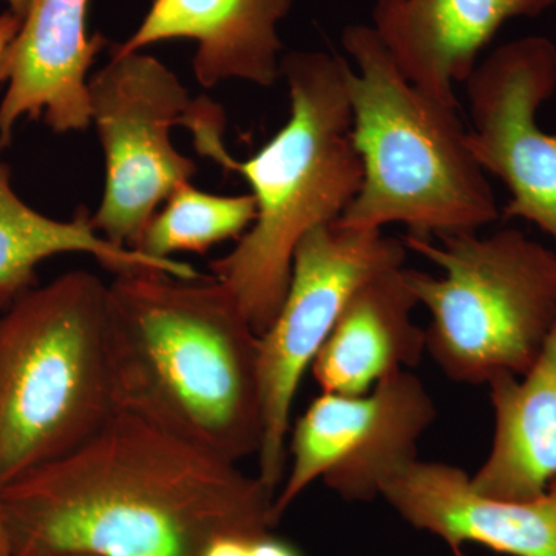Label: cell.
Instances as JSON below:
<instances>
[{"instance_id": "6da1fadb", "label": "cell", "mask_w": 556, "mask_h": 556, "mask_svg": "<svg viewBox=\"0 0 556 556\" xmlns=\"http://www.w3.org/2000/svg\"><path fill=\"white\" fill-rule=\"evenodd\" d=\"M274 495L239 464L126 409L0 492L14 556H203L269 535Z\"/></svg>"}, {"instance_id": "7a4b0ae2", "label": "cell", "mask_w": 556, "mask_h": 556, "mask_svg": "<svg viewBox=\"0 0 556 556\" xmlns=\"http://www.w3.org/2000/svg\"><path fill=\"white\" fill-rule=\"evenodd\" d=\"M108 342L116 409L232 463L258 455L260 336L214 277L118 274Z\"/></svg>"}, {"instance_id": "3957f363", "label": "cell", "mask_w": 556, "mask_h": 556, "mask_svg": "<svg viewBox=\"0 0 556 556\" xmlns=\"http://www.w3.org/2000/svg\"><path fill=\"white\" fill-rule=\"evenodd\" d=\"M346 68L342 56L325 51L281 58L288 123L254 156L229 166L251 186L257 217L208 268L258 336L283 305L300 240L338 222L361 189L364 169L351 137Z\"/></svg>"}, {"instance_id": "277c9868", "label": "cell", "mask_w": 556, "mask_h": 556, "mask_svg": "<svg viewBox=\"0 0 556 556\" xmlns=\"http://www.w3.org/2000/svg\"><path fill=\"white\" fill-rule=\"evenodd\" d=\"M343 49L354 148L364 178L339 228L404 225L437 239L478 232L500 218L495 192L471 155L456 108L417 89L396 67L371 25H348Z\"/></svg>"}, {"instance_id": "5b68a950", "label": "cell", "mask_w": 556, "mask_h": 556, "mask_svg": "<svg viewBox=\"0 0 556 556\" xmlns=\"http://www.w3.org/2000/svg\"><path fill=\"white\" fill-rule=\"evenodd\" d=\"M115 412L100 277L68 270L0 309V492L78 448Z\"/></svg>"}, {"instance_id": "8992f818", "label": "cell", "mask_w": 556, "mask_h": 556, "mask_svg": "<svg viewBox=\"0 0 556 556\" xmlns=\"http://www.w3.org/2000/svg\"><path fill=\"white\" fill-rule=\"evenodd\" d=\"M437 239H404L408 251L444 270L437 277L404 268L405 283L430 314L431 361L464 386L527 375L556 325V252L517 229Z\"/></svg>"}, {"instance_id": "52a82bcc", "label": "cell", "mask_w": 556, "mask_h": 556, "mask_svg": "<svg viewBox=\"0 0 556 556\" xmlns=\"http://www.w3.org/2000/svg\"><path fill=\"white\" fill-rule=\"evenodd\" d=\"M90 121L105 156V186L94 228L113 244L137 249L178 186L199 172L172 142V127L195 129L215 108L192 100L178 76L150 54H110L89 79Z\"/></svg>"}, {"instance_id": "ba28073f", "label": "cell", "mask_w": 556, "mask_h": 556, "mask_svg": "<svg viewBox=\"0 0 556 556\" xmlns=\"http://www.w3.org/2000/svg\"><path fill=\"white\" fill-rule=\"evenodd\" d=\"M404 240L382 230L318 226L306 233L292 258L287 298L260 336L263 441L258 478L277 495L287 475V437L300 382L345 308L348 299L380 270L404 266Z\"/></svg>"}, {"instance_id": "9c48e42d", "label": "cell", "mask_w": 556, "mask_h": 556, "mask_svg": "<svg viewBox=\"0 0 556 556\" xmlns=\"http://www.w3.org/2000/svg\"><path fill=\"white\" fill-rule=\"evenodd\" d=\"M438 409L422 380L399 371L364 396L321 393L292 433L291 466L274 497V522L321 479L348 503H368L417 459Z\"/></svg>"}, {"instance_id": "30bf717a", "label": "cell", "mask_w": 556, "mask_h": 556, "mask_svg": "<svg viewBox=\"0 0 556 556\" xmlns=\"http://www.w3.org/2000/svg\"><path fill=\"white\" fill-rule=\"evenodd\" d=\"M471 130L467 146L485 174L506 185L504 217L522 218L556 244V134L536 113L556 91V46L527 36L497 47L466 80Z\"/></svg>"}, {"instance_id": "8fae6325", "label": "cell", "mask_w": 556, "mask_h": 556, "mask_svg": "<svg viewBox=\"0 0 556 556\" xmlns=\"http://www.w3.org/2000/svg\"><path fill=\"white\" fill-rule=\"evenodd\" d=\"M89 0H33L20 31L0 56V148L22 119H42L54 134L89 129V70L108 46L87 33Z\"/></svg>"}, {"instance_id": "7c38bea8", "label": "cell", "mask_w": 556, "mask_h": 556, "mask_svg": "<svg viewBox=\"0 0 556 556\" xmlns=\"http://www.w3.org/2000/svg\"><path fill=\"white\" fill-rule=\"evenodd\" d=\"M380 497L455 556L467 543L510 556H556V481L538 500L518 503L479 493L460 467L416 459L388 479Z\"/></svg>"}, {"instance_id": "4fadbf2b", "label": "cell", "mask_w": 556, "mask_h": 556, "mask_svg": "<svg viewBox=\"0 0 556 556\" xmlns=\"http://www.w3.org/2000/svg\"><path fill=\"white\" fill-rule=\"evenodd\" d=\"M556 0H376L371 28L402 75L434 100L459 109L479 53L515 17H536Z\"/></svg>"}, {"instance_id": "5bb4252c", "label": "cell", "mask_w": 556, "mask_h": 556, "mask_svg": "<svg viewBox=\"0 0 556 556\" xmlns=\"http://www.w3.org/2000/svg\"><path fill=\"white\" fill-rule=\"evenodd\" d=\"M294 0H153L129 39L110 54L137 53L164 40H195L193 75L204 89L239 79L273 87L280 78L278 24Z\"/></svg>"}, {"instance_id": "9a60e30c", "label": "cell", "mask_w": 556, "mask_h": 556, "mask_svg": "<svg viewBox=\"0 0 556 556\" xmlns=\"http://www.w3.org/2000/svg\"><path fill=\"white\" fill-rule=\"evenodd\" d=\"M404 266L380 270L351 294L311 369L321 393L364 396L380 380L409 371L427 353L426 329Z\"/></svg>"}, {"instance_id": "2e32d148", "label": "cell", "mask_w": 556, "mask_h": 556, "mask_svg": "<svg viewBox=\"0 0 556 556\" xmlns=\"http://www.w3.org/2000/svg\"><path fill=\"white\" fill-rule=\"evenodd\" d=\"M486 387L495 430L471 484L497 500H538L556 481V325L527 375H497Z\"/></svg>"}, {"instance_id": "e0dca14e", "label": "cell", "mask_w": 556, "mask_h": 556, "mask_svg": "<svg viewBox=\"0 0 556 556\" xmlns=\"http://www.w3.org/2000/svg\"><path fill=\"white\" fill-rule=\"evenodd\" d=\"M72 252L91 255L116 276L159 270L179 280L203 277L189 263L152 258L137 249L116 247L98 232L87 208H79L68 222L40 214L17 195L9 166L0 161V309L35 288L40 263Z\"/></svg>"}, {"instance_id": "ac0fdd59", "label": "cell", "mask_w": 556, "mask_h": 556, "mask_svg": "<svg viewBox=\"0 0 556 556\" xmlns=\"http://www.w3.org/2000/svg\"><path fill=\"white\" fill-rule=\"evenodd\" d=\"M257 217V204L248 195H215L185 182L156 212L139 240L137 251L170 260L178 252H206L214 244L240 239Z\"/></svg>"}, {"instance_id": "d6986e66", "label": "cell", "mask_w": 556, "mask_h": 556, "mask_svg": "<svg viewBox=\"0 0 556 556\" xmlns=\"http://www.w3.org/2000/svg\"><path fill=\"white\" fill-rule=\"evenodd\" d=\"M252 541L243 536H219L208 544L203 556H251Z\"/></svg>"}, {"instance_id": "ffe728a7", "label": "cell", "mask_w": 556, "mask_h": 556, "mask_svg": "<svg viewBox=\"0 0 556 556\" xmlns=\"http://www.w3.org/2000/svg\"><path fill=\"white\" fill-rule=\"evenodd\" d=\"M251 556H300V554L291 544L277 540L269 533L252 541Z\"/></svg>"}, {"instance_id": "44dd1931", "label": "cell", "mask_w": 556, "mask_h": 556, "mask_svg": "<svg viewBox=\"0 0 556 556\" xmlns=\"http://www.w3.org/2000/svg\"><path fill=\"white\" fill-rule=\"evenodd\" d=\"M21 24V17L11 13L10 10L0 14V56H2L3 51H5L11 40H13L14 36L20 31Z\"/></svg>"}, {"instance_id": "7402d4cb", "label": "cell", "mask_w": 556, "mask_h": 556, "mask_svg": "<svg viewBox=\"0 0 556 556\" xmlns=\"http://www.w3.org/2000/svg\"><path fill=\"white\" fill-rule=\"evenodd\" d=\"M0 556H14L13 544H11L9 526H7L2 503H0Z\"/></svg>"}, {"instance_id": "603a6c76", "label": "cell", "mask_w": 556, "mask_h": 556, "mask_svg": "<svg viewBox=\"0 0 556 556\" xmlns=\"http://www.w3.org/2000/svg\"><path fill=\"white\" fill-rule=\"evenodd\" d=\"M5 2L9 3L11 13L24 20L25 14H27L28 9H30L33 0H5Z\"/></svg>"}, {"instance_id": "cb8c5ba5", "label": "cell", "mask_w": 556, "mask_h": 556, "mask_svg": "<svg viewBox=\"0 0 556 556\" xmlns=\"http://www.w3.org/2000/svg\"><path fill=\"white\" fill-rule=\"evenodd\" d=\"M35 556H91V555H79V554H51V555H35Z\"/></svg>"}]
</instances>
